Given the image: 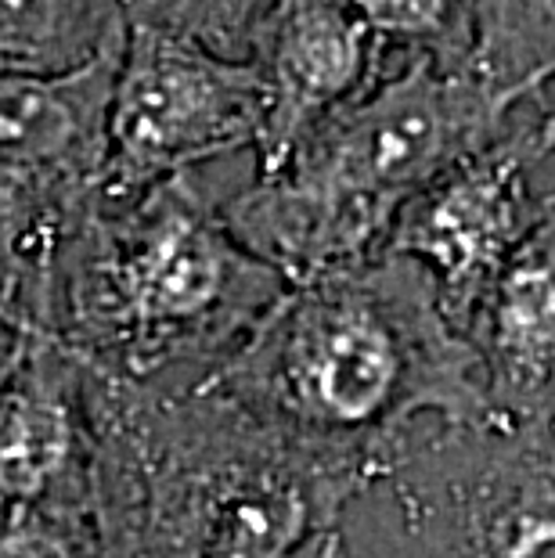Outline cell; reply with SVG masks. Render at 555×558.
Listing matches in <instances>:
<instances>
[{
  "mask_svg": "<svg viewBox=\"0 0 555 558\" xmlns=\"http://www.w3.org/2000/svg\"><path fill=\"white\" fill-rule=\"evenodd\" d=\"M94 465L91 367L37 331L0 383V508L94 512Z\"/></svg>",
  "mask_w": 555,
  "mask_h": 558,
  "instance_id": "30bf717a",
  "label": "cell"
},
{
  "mask_svg": "<svg viewBox=\"0 0 555 558\" xmlns=\"http://www.w3.org/2000/svg\"><path fill=\"white\" fill-rule=\"evenodd\" d=\"M483 367L487 418H527L555 403V195L505 264L466 331Z\"/></svg>",
  "mask_w": 555,
  "mask_h": 558,
  "instance_id": "8fae6325",
  "label": "cell"
},
{
  "mask_svg": "<svg viewBox=\"0 0 555 558\" xmlns=\"http://www.w3.org/2000/svg\"><path fill=\"white\" fill-rule=\"evenodd\" d=\"M389 54H433L462 65V0H353Z\"/></svg>",
  "mask_w": 555,
  "mask_h": 558,
  "instance_id": "9a60e30c",
  "label": "cell"
},
{
  "mask_svg": "<svg viewBox=\"0 0 555 558\" xmlns=\"http://www.w3.org/2000/svg\"><path fill=\"white\" fill-rule=\"evenodd\" d=\"M264 83L253 62L167 29L126 26L109 98L105 202L145 195L198 162L256 148Z\"/></svg>",
  "mask_w": 555,
  "mask_h": 558,
  "instance_id": "52a82bcc",
  "label": "cell"
},
{
  "mask_svg": "<svg viewBox=\"0 0 555 558\" xmlns=\"http://www.w3.org/2000/svg\"><path fill=\"white\" fill-rule=\"evenodd\" d=\"M516 105L476 69L405 54L220 213L286 281L361 264L436 177L509 130Z\"/></svg>",
  "mask_w": 555,
  "mask_h": 558,
  "instance_id": "277c9868",
  "label": "cell"
},
{
  "mask_svg": "<svg viewBox=\"0 0 555 558\" xmlns=\"http://www.w3.org/2000/svg\"><path fill=\"white\" fill-rule=\"evenodd\" d=\"M203 383L372 480L426 425L487 418L472 342L426 270L389 253L289 281Z\"/></svg>",
  "mask_w": 555,
  "mask_h": 558,
  "instance_id": "7a4b0ae2",
  "label": "cell"
},
{
  "mask_svg": "<svg viewBox=\"0 0 555 558\" xmlns=\"http://www.w3.org/2000/svg\"><path fill=\"white\" fill-rule=\"evenodd\" d=\"M534 126H509L476 156L441 173L400 213L386 248L426 270L447 320L469 331L480 303L545 209L530 192Z\"/></svg>",
  "mask_w": 555,
  "mask_h": 558,
  "instance_id": "ba28073f",
  "label": "cell"
},
{
  "mask_svg": "<svg viewBox=\"0 0 555 558\" xmlns=\"http://www.w3.org/2000/svg\"><path fill=\"white\" fill-rule=\"evenodd\" d=\"M101 558H339L372 476L278 433L214 386L91 372Z\"/></svg>",
  "mask_w": 555,
  "mask_h": 558,
  "instance_id": "6da1fadb",
  "label": "cell"
},
{
  "mask_svg": "<svg viewBox=\"0 0 555 558\" xmlns=\"http://www.w3.org/2000/svg\"><path fill=\"white\" fill-rule=\"evenodd\" d=\"M0 558H101L98 519L76 508H0Z\"/></svg>",
  "mask_w": 555,
  "mask_h": 558,
  "instance_id": "2e32d148",
  "label": "cell"
},
{
  "mask_svg": "<svg viewBox=\"0 0 555 558\" xmlns=\"http://www.w3.org/2000/svg\"><path fill=\"white\" fill-rule=\"evenodd\" d=\"M286 284L234 239L195 173H181L137 198L94 206L55 267L44 336L112 383L203 378Z\"/></svg>",
  "mask_w": 555,
  "mask_h": 558,
  "instance_id": "3957f363",
  "label": "cell"
},
{
  "mask_svg": "<svg viewBox=\"0 0 555 558\" xmlns=\"http://www.w3.org/2000/svg\"><path fill=\"white\" fill-rule=\"evenodd\" d=\"M116 58L0 80V311L33 331H44L58 259L101 202Z\"/></svg>",
  "mask_w": 555,
  "mask_h": 558,
  "instance_id": "8992f818",
  "label": "cell"
},
{
  "mask_svg": "<svg viewBox=\"0 0 555 558\" xmlns=\"http://www.w3.org/2000/svg\"><path fill=\"white\" fill-rule=\"evenodd\" d=\"M353 508L379 530H347L342 558H555V403L426 425Z\"/></svg>",
  "mask_w": 555,
  "mask_h": 558,
  "instance_id": "5b68a950",
  "label": "cell"
},
{
  "mask_svg": "<svg viewBox=\"0 0 555 558\" xmlns=\"http://www.w3.org/2000/svg\"><path fill=\"white\" fill-rule=\"evenodd\" d=\"M534 145L538 156H552L555 151V101H541V116L534 123Z\"/></svg>",
  "mask_w": 555,
  "mask_h": 558,
  "instance_id": "ac0fdd59",
  "label": "cell"
},
{
  "mask_svg": "<svg viewBox=\"0 0 555 558\" xmlns=\"http://www.w3.org/2000/svg\"><path fill=\"white\" fill-rule=\"evenodd\" d=\"M386 58L353 0H267L250 47L264 83L256 173H275L314 126L369 90Z\"/></svg>",
  "mask_w": 555,
  "mask_h": 558,
  "instance_id": "9c48e42d",
  "label": "cell"
},
{
  "mask_svg": "<svg viewBox=\"0 0 555 558\" xmlns=\"http://www.w3.org/2000/svg\"><path fill=\"white\" fill-rule=\"evenodd\" d=\"M37 336L29 325H22L19 317H11L8 311H0V383L11 375V367L19 364L22 350L29 347V339Z\"/></svg>",
  "mask_w": 555,
  "mask_h": 558,
  "instance_id": "e0dca14e",
  "label": "cell"
},
{
  "mask_svg": "<svg viewBox=\"0 0 555 558\" xmlns=\"http://www.w3.org/2000/svg\"><path fill=\"white\" fill-rule=\"evenodd\" d=\"M264 4L267 0H120L126 26L167 29L245 62Z\"/></svg>",
  "mask_w": 555,
  "mask_h": 558,
  "instance_id": "5bb4252c",
  "label": "cell"
},
{
  "mask_svg": "<svg viewBox=\"0 0 555 558\" xmlns=\"http://www.w3.org/2000/svg\"><path fill=\"white\" fill-rule=\"evenodd\" d=\"M462 65L541 101L555 80V0H462Z\"/></svg>",
  "mask_w": 555,
  "mask_h": 558,
  "instance_id": "4fadbf2b",
  "label": "cell"
},
{
  "mask_svg": "<svg viewBox=\"0 0 555 558\" xmlns=\"http://www.w3.org/2000/svg\"><path fill=\"white\" fill-rule=\"evenodd\" d=\"M339 558H342V551H339Z\"/></svg>",
  "mask_w": 555,
  "mask_h": 558,
  "instance_id": "d6986e66",
  "label": "cell"
},
{
  "mask_svg": "<svg viewBox=\"0 0 555 558\" xmlns=\"http://www.w3.org/2000/svg\"><path fill=\"white\" fill-rule=\"evenodd\" d=\"M123 37L120 0H0V80L80 73Z\"/></svg>",
  "mask_w": 555,
  "mask_h": 558,
  "instance_id": "7c38bea8",
  "label": "cell"
}]
</instances>
